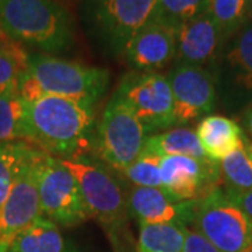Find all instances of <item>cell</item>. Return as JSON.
Segmentation results:
<instances>
[{"mask_svg":"<svg viewBox=\"0 0 252 252\" xmlns=\"http://www.w3.org/2000/svg\"><path fill=\"white\" fill-rule=\"evenodd\" d=\"M245 150H247V153L250 156V158L252 160V142H248V143L245 144Z\"/></svg>","mask_w":252,"mask_h":252,"instance_id":"obj_32","label":"cell"},{"mask_svg":"<svg viewBox=\"0 0 252 252\" xmlns=\"http://www.w3.org/2000/svg\"><path fill=\"white\" fill-rule=\"evenodd\" d=\"M143 150L157 154L160 157L187 156L198 160H209L203 153L196 132L185 126L172 127L150 135L144 143Z\"/></svg>","mask_w":252,"mask_h":252,"instance_id":"obj_19","label":"cell"},{"mask_svg":"<svg viewBox=\"0 0 252 252\" xmlns=\"http://www.w3.org/2000/svg\"><path fill=\"white\" fill-rule=\"evenodd\" d=\"M207 14L220 28L225 41L247 24L252 16L248 0H209Z\"/></svg>","mask_w":252,"mask_h":252,"instance_id":"obj_23","label":"cell"},{"mask_svg":"<svg viewBox=\"0 0 252 252\" xmlns=\"http://www.w3.org/2000/svg\"><path fill=\"white\" fill-rule=\"evenodd\" d=\"M158 0H95V16L109 44L122 52L127 41L153 21Z\"/></svg>","mask_w":252,"mask_h":252,"instance_id":"obj_12","label":"cell"},{"mask_svg":"<svg viewBox=\"0 0 252 252\" xmlns=\"http://www.w3.org/2000/svg\"><path fill=\"white\" fill-rule=\"evenodd\" d=\"M121 54L136 72H158L175 61L177 31L150 21L127 41Z\"/></svg>","mask_w":252,"mask_h":252,"instance_id":"obj_13","label":"cell"},{"mask_svg":"<svg viewBox=\"0 0 252 252\" xmlns=\"http://www.w3.org/2000/svg\"><path fill=\"white\" fill-rule=\"evenodd\" d=\"M188 225L180 223L140 225L139 252H182Z\"/></svg>","mask_w":252,"mask_h":252,"instance_id":"obj_21","label":"cell"},{"mask_svg":"<svg viewBox=\"0 0 252 252\" xmlns=\"http://www.w3.org/2000/svg\"><path fill=\"white\" fill-rule=\"evenodd\" d=\"M161 157L150 152H142V154L124 170L127 180L133 187L161 189Z\"/></svg>","mask_w":252,"mask_h":252,"instance_id":"obj_27","label":"cell"},{"mask_svg":"<svg viewBox=\"0 0 252 252\" xmlns=\"http://www.w3.org/2000/svg\"><path fill=\"white\" fill-rule=\"evenodd\" d=\"M35 152L36 147L27 142L0 143V207L7 198L14 181Z\"/></svg>","mask_w":252,"mask_h":252,"instance_id":"obj_22","label":"cell"},{"mask_svg":"<svg viewBox=\"0 0 252 252\" xmlns=\"http://www.w3.org/2000/svg\"><path fill=\"white\" fill-rule=\"evenodd\" d=\"M42 216L56 224L74 227L90 219L79 185L59 158L44 152L38 172Z\"/></svg>","mask_w":252,"mask_h":252,"instance_id":"obj_8","label":"cell"},{"mask_svg":"<svg viewBox=\"0 0 252 252\" xmlns=\"http://www.w3.org/2000/svg\"><path fill=\"white\" fill-rule=\"evenodd\" d=\"M126 198L127 210L139 225L192 224L196 200H175L162 189L143 187H133Z\"/></svg>","mask_w":252,"mask_h":252,"instance_id":"obj_14","label":"cell"},{"mask_svg":"<svg viewBox=\"0 0 252 252\" xmlns=\"http://www.w3.org/2000/svg\"><path fill=\"white\" fill-rule=\"evenodd\" d=\"M192 224L219 252H244L252 243V221L221 187L196 200Z\"/></svg>","mask_w":252,"mask_h":252,"instance_id":"obj_6","label":"cell"},{"mask_svg":"<svg viewBox=\"0 0 252 252\" xmlns=\"http://www.w3.org/2000/svg\"><path fill=\"white\" fill-rule=\"evenodd\" d=\"M248 3H250V6H252V0H248Z\"/></svg>","mask_w":252,"mask_h":252,"instance_id":"obj_36","label":"cell"},{"mask_svg":"<svg viewBox=\"0 0 252 252\" xmlns=\"http://www.w3.org/2000/svg\"><path fill=\"white\" fill-rule=\"evenodd\" d=\"M0 252H10V244H0Z\"/></svg>","mask_w":252,"mask_h":252,"instance_id":"obj_33","label":"cell"},{"mask_svg":"<svg viewBox=\"0 0 252 252\" xmlns=\"http://www.w3.org/2000/svg\"><path fill=\"white\" fill-rule=\"evenodd\" d=\"M220 181L224 184V190L245 192L252 189V160L245 150V146L228 154L219 161Z\"/></svg>","mask_w":252,"mask_h":252,"instance_id":"obj_25","label":"cell"},{"mask_svg":"<svg viewBox=\"0 0 252 252\" xmlns=\"http://www.w3.org/2000/svg\"><path fill=\"white\" fill-rule=\"evenodd\" d=\"M10 252H76L64 240L56 223L36 219L10 243Z\"/></svg>","mask_w":252,"mask_h":252,"instance_id":"obj_18","label":"cell"},{"mask_svg":"<svg viewBox=\"0 0 252 252\" xmlns=\"http://www.w3.org/2000/svg\"><path fill=\"white\" fill-rule=\"evenodd\" d=\"M225 46L223 91L231 104H252V18Z\"/></svg>","mask_w":252,"mask_h":252,"instance_id":"obj_15","label":"cell"},{"mask_svg":"<svg viewBox=\"0 0 252 252\" xmlns=\"http://www.w3.org/2000/svg\"><path fill=\"white\" fill-rule=\"evenodd\" d=\"M225 193L252 221V189L251 190H245V192H228V190H225Z\"/></svg>","mask_w":252,"mask_h":252,"instance_id":"obj_29","label":"cell"},{"mask_svg":"<svg viewBox=\"0 0 252 252\" xmlns=\"http://www.w3.org/2000/svg\"><path fill=\"white\" fill-rule=\"evenodd\" d=\"M42 154V150L36 149L0 207V244H10L18 233L42 217L38 193V172Z\"/></svg>","mask_w":252,"mask_h":252,"instance_id":"obj_10","label":"cell"},{"mask_svg":"<svg viewBox=\"0 0 252 252\" xmlns=\"http://www.w3.org/2000/svg\"><path fill=\"white\" fill-rule=\"evenodd\" d=\"M0 28L20 45L59 54L73 44V21L55 0H0Z\"/></svg>","mask_w":252,"mask_h":252,"instance_id":"obj_3","label":"cell"},{"mask_svg":"<svg viewBox=\"0 0 252 252\" xmlns=\"http://www.w3.org/2000/svg\"><path fill=\"white\" fill-rule=\"evenodd\" d=\"M147 137L132 109L114 94L99 118L93 146L102 161L122 172L142 154Z\"/></svg>","mask_w":252,"mask_h":252,"instance_id":"obj_5","label":"cell"},{"mask_svg":"<svg viewBox=\"0 0 252 252\" xmlns=\"http://www.w3.org/2000/svg\"><path fill=\"white\" fill-rule=\"evenodd\" d=\"M30 56L24 46L3 32L0 38V95L18 94L21 79L28 70Z\"/></svg>","mask_w":252,"mask_h":252,"instance_id":"obj_20","label":"cell"},{"mask_svg":"<svg viewBox=\"0 0 252 252\" xmlns=\"http://www.w3.org/2000/svg\"><path fill=\"white\" fill-rule=\"evenodd\" d=\"M243 130L252 136V104H250L243 112Z\"/></svg>","mask_w":252,"mask_h":252,"instance_id":"obj_30","label":"cell"},{"mask_svg":"<svg viewBox=\"0 0 252 252\" xmlns=\"http://www.w3.org/2000/svg\"><path fill=\"white\" fill-rule=\"evenodd\" d=\"M26 142V101L20 94L0 95V143Z\"/></svg>","mask_w":252,"mask_h":252,"instance_id":"obj_24","label":"cell"},{"mask_svg":"<svg viewBox=\"0 0 252 252\" xmlns=\"http://www.w3.org/2000/svg\"><path fill=\"white\" fill-rule=\"evenodd\" d=\"M251 14H252V6H251Z\"/></svg>","mask_w":252,"mask_h":252,"instance_id":"obj_37","label":"cell"},{"mask_svg":"<svg viewBox=\"0 0 252 252\" xmlns=\"http://www.w3.org/2000/svg\"><path fill=\"white\" fill-rule=\"evenodd\" d=\"M244 252H252V243L250 244L248 247H247V250H245V251H244Z\"/></svg>","mask_w":252,"mask_h":252,"instance_id":"obj_34","label":"cell"},{"mask_svg":"<svg viewBox=\"0 0 252 252\" xmlns=\"http://www.w3.org/2000/svg\"><path fill=\"white\" fill-rule=\"evenodd\" d=\"M161 189L175 200H198L219 187V162L187 156L161 157Z\"/></svg>","mask_w":252,"mask_h":252,"instance_id":"obj_11","label":"cell"},{"mask_svg":"<svg viewBox=\"0 0 252 252\" xmlns=\"http://www.w3.org/2000/svg\"><path fill=\"white\" fill-rule=\"evenodd\" d=\"M109 72L99 66L67 61L49 54L30 56L18 94L24 101L52 95L95 104L108 89Z\"/></svg>","mask_w":252,"mask_h":252,"instance_id":"obj_2","label":"cell"},{"mask_svg":"<svg viewBox=\"0 0 252 252\" xmlns=\"http://www.w3.org/2000/svg\"><path fill=\"white\" fill-rule=\"evenodd\" d=\"M94 105L46 95L26 101V142L61 160L84 158L94 144Z\"/></svg>","mask_w":252,"mask_h":252,"instance_id":"obj_1","label":"cell"},{"mask_svg":"<svg viewBox=\"0 0 252 252\" xmlns=\"http://www.w3.org/2000/svg\"><path fill=\"white\" fill-rule=\"evenodd\" d=\"M195 132L203 153L210 161H221L228 154L245 146L243 127L234 119L223 115H207L199 122Z\"/></svg>","mask_w":252,"mask_h":252,"instance_id":"obj_17","label":"cell"},{"mask_svg":"<svg viewBox=\"0 0 252 252\" xmlns=\"http://www.w3.org/2000/svg\"><path fill=\"white\" fill-rule=\"evenodd\" d=\"M174 98L175 125L207 117L216 107V77L206 67L177 64L167 74Z\"/></svg>","mask_w":252,"mask_h":252,"instance_id":"obj_9","label":"cell"},{"mask_svg":"<svg viewBox=\"0 0 252 252\" xmlns=\"http://www.w3.org/2000/svg\"><path fill=\"white\" fill-rule=\"evenodd\" d=\"M225 38L212 17L205 13L181 26L177 31V64L206 67L215 63L225 45Z\"/></svg>","mask_w":252,"mask_h":252,"instance_id":"obj_16","label":"cell"},{"mask_svg":"<svg viewBox=\"0 0 252 252\" xmlns=\"http://www.w3.org/2000/svg\"><path fill=\"white\" fill-rule=\"evenodd\" d=\"M61 162L74 177L90 216L95 217L112 237L119 235L125 227L129 210L127 198L112 174L86 158L61 160Z\"/></svg>","mask_w":252,"mask_h":252,"instance_id":"obj_4","label":"cell"},{"mask_svg":"<svg viewBox=\"0 0 252 252\" xmlns=\"http://www.w3.org/2000/svg\"><path fill=\"white\" fill-rule=\"evenodd\" d=\"M1 35H3V31H1V28H0V38H1Z\"/></svg>","mask_w":252,"mask_h":252,"instance_id":"obj_35","label":"cell"},{"mask_svg":"<svg viewBox=\"0 0 252 252\" xmlns=\"http://www.w3.org/2000/svg\"><path fill=\"white\" fill-rule=\"evenodd\" d=\"M55 1L61 3L62 6H64V7H66V6H72V4L74 3V1H76V0H55Z\"/></svg>","mask_w":252,"mask_h":252,"instance_id":"obj_31","label":"cell"},{"mask_svg":"<svg viewBox=\"0 0 252 252\" xmlns=\"http://www.w3.org/2000/svg\"><path fill=\"white\" fill-rule=\"evenodd\" d=\"M182 252H219L202 234L193 228H187Z\"/></svg>","mask_w":252,"mask_h":252,"instance_id":"obj_28","label":"cell"},{"mask_svg":"<svg viewBox=\"0 0 252 252\" xmlns=\"http://www.w3.org/2000/svg\"><path fill=\"white\" fill-rule=\"evenodd\" d=\"M115 95L132 109L149 136L175 125L174 98L167 74L136 70L126 73Z\"/></svg>","mask_w":252,"mask_h":252,"instance_id":"obj_7","label":"cell"},{"mask_svg":"<svg viewBox=\"0 0 252 252\" xmlns=\"http://www.w3.org/2000/svg\"><path fill=\"white\" fill-rule=\"evenodd\" d=\"M209 0H158L153 21L178 31L181 26L207 13Z\"/></svg>","mask_w":252,"mask_h":252,"instance_id":"obj_26","label":"cell"}]
</instances>
